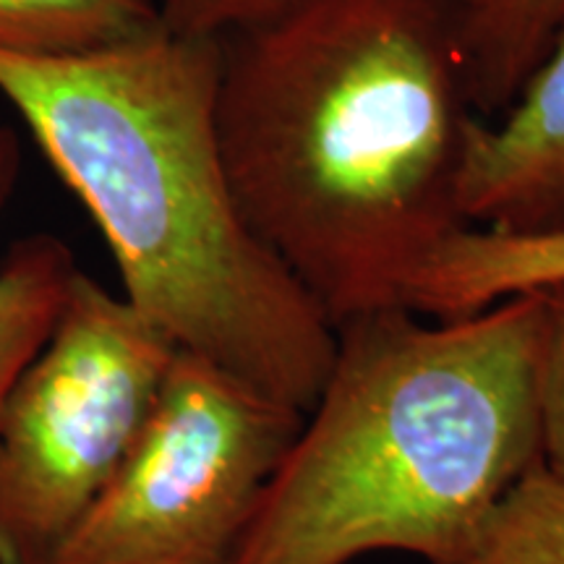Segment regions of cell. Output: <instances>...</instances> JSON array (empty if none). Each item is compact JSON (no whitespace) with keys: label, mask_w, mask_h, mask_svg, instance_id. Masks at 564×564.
Listing matches in <instances>:
<instances>
[{"label":"cell","mask_w":564,"mask_h":564,"mask_svg":"<svg viewBox=\"0 0 564 564\" xmlns=\"http://www.w3.org/2000/svg\"><path fill=\"white\" fill-rule=\"evenodd\" d=\"M478 112L444 0H299L220 40L217 147L246 225L329 324L405 306Z\"/></svg>","instance_id":"obj_1"},{"label":"cell","mask_w":564,"mask_h":564,"mask_svg":"<svg viewBox=\"0 0 564 564\" xmlns=\"http://www.w3.org/2000/svg\"><path fill=\"white\" fill-rule=\"evenodd\" d=\"M217 70L220 40L158 26L70 58L0 51V95L97 223L123 299L178 350L308 413L337 335L238 209Z\"/></svg>","instance_id":"obj_2"},{"label":"cell","mask_w":564,"mask_h":564,"mask_svg":"<svg viewBox=\"0 0 564 564\" xmlns=\"http://www.w3.org/2000/svg\"><path fill=\"white\" fill-rule=\"evenodd\" d=\"M541 291L426 324L384 308L335 329L314 405L228 564H350L405 552L453 564L541 460Z\"/></svg>","instance_id":"obj_3"},{"label":"cell","mask_w":564,"mask_h":564,"mask_svg":"<svg viewBox=\"0 0 564 564\" xmlns=\"http://www.w3.org/2000/svg\"><path fill=\"white\" fill-rule=\"evenodd\" d=\"M178 348L76 272L51 340L0 405V564H45L129 455Z\"/></svg>","instance_id":"obj_4"},{"label":"cell","mask_w":564,"mask_h":564,"mask_svg":"<svg viewBox=\"0 0 564 564\" xmlns=\"http://www.w3.org/2000/svg\"><path fill=\"white\" fill-rule=\"evenodd\" d=\"M303 415L178 350L129 455L45 564H228Z\"/></svg>","instance_id":"obj_5"},{"label":"cell","mask_w":564,"mask_h":564,"mask_svg":"<svg viewBox=\"0 0 564 564\" xmlns=\"http://www.w3.org/2000/svg\"><path fill=\"white\" fill-rule=\"evenodd\" d=\"M457 207L468 228L564 230V30L514 100L474 123Z\"/></svg>","instance_id":"obj_6"},{"label":"cell","mask_w":564,"mask_h":564,"mask_svg":"<svg viewBox=\"0 0 564 564\" xmlns=\"http://www.w3.org/2000/svg\"><path fill=\"white\" fill-rule=\"evenodd\" d=\"M556 282H564V230L463 228L421 267L408 288L405 306L432 319H457Z\"/></svg>","instance_id":"obj_7"},{"label":"cell","mask_w":564,"mask_h":564,"mask_svg":"<svg viewBox=\"0 0 564 564\" xmlns=\"http://www.w3.org/2000/svg\"><path fill=\"white\" fill-rule=\"evenodd\" d=\"M21 173V141L0 126V212ZM79 267L74 253L51 232L17 241L0 262V405L45 343L66 306Z\"/></svg>","instance_id":"obj_8"},{"label":"cell","mask_w":564,"mask_h":564,"mask_svg":"<svg viewBox=\"0 0 564 564\" xmlns=\"http://www.w3.org/2000/svg\"><path fill=\"white\" fill-rule=\"evenodd\" d=\"M564 30V0H486L460 17V45L478 118L514 100Z\"/></svg>","instance_id":"obj_9"},{"label":"cell","mask_w":564,"mask_h":564,"mask_svg":"<svg viewBox=\"0 0 564 564\" xmlns=\"http://www.w3.org/2000/svg\"><path fill=\"white\" fill-rule=\"evenodd\" d=\"M154 0H0V51L70 58L158 30Z\"/></svg>","instance_id":"obj_10"},{"label":"cell","mask_w":564,"mask_h":564,"mask_svg":"<svg viewBox=\"0 0 564 564\" xmlns=\"http://www.w3.org/2000/svg\"><path fill=\"white\" fill-rule=\"evenodd\" d=\"M453 564H564V478L541 460L528 468Z\"/></svg>","instance_id":"obj_11"},{"label":"cell","mask_w":564,"mask_h":564,"mask_svg":"<svg viewBox=\"0 0 564 564\" xmlns=\"http://www.w3.org/2000/svg\"><path fill=\"white\" fill-rule=\"evenodd\" d=\"M539 366H535V408H539L541 465L564 478V282L541 291Z\"/></svg>","instance_id":"obj_12"},{"label":"cell","mask_w":564,"mask_h":564,"mask_svg":"<svg viewBox=\"0 0 564 564\" xmlns=\"http://www.w3.org/2000/svg\"><path fill=\"white\" fill-rule=\"evenodd\" d=\"M299 0H154L162 30L181 37L223 40L288 11Z\"/></svg>","instance_id":"obj_13"},{"label":"cell","mask_w":564,"mask_h":564,"mask_svg":"<svg viewBox=\"0 0 564 564\" xmlns=\"http://www.w3.org/2000/svg\"><path fill=\"white\" fill-rule=\"evenodd\" d=\"M444 3L453 6V9H455L457 13H460V17H468L470 11L481 9V6L486 3V0H444Z\"/></svg>","instance_id":"obj_14"}]
</instances>
